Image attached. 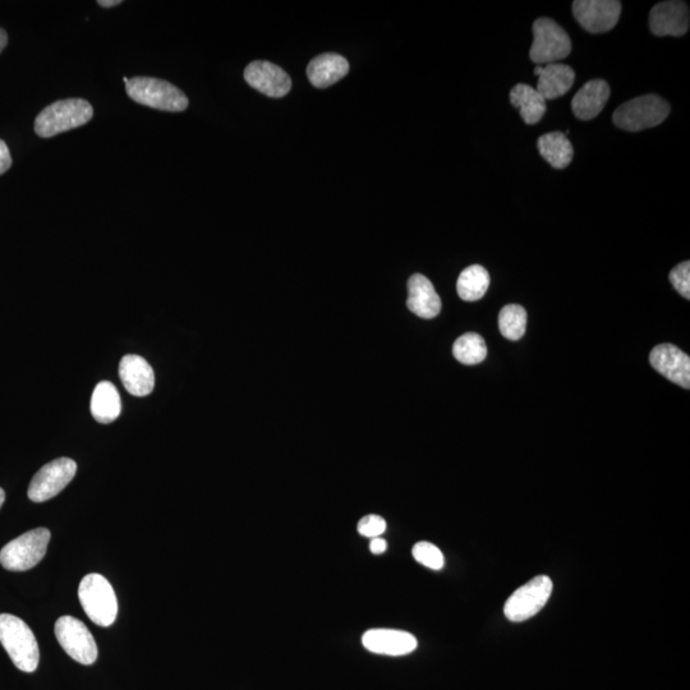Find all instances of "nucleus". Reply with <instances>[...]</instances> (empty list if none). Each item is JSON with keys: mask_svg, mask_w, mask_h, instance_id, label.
<instances>
[{"mask_svg": "<svg viewBox=\"0 0 690 690\" xmlns=\"http://www.w3.org/2000/svg\"><path fill=\"white\" fill-rule=\"evenodd\" d=\"M0 643L17 669L25 673L38 669L39 644L25 621L15 615H0Z\"/></svg>", "mask_w": 690, "mask_h": 690, "instance_id": "f257e3e1", "label": "nucleus"}, {"mask_svg": "<svg viewBox=\"0 0 690 690\" xmlns=\"http://www.w3.org/2000/svg\"><path fill=\"white\" fill-rule=\"evenodd\" d=\"M574 80L575 73L568 64H546L544 71L538 76L536 90L545 100L558 99L572 89Z\"/></svg>", "mask_w": 690, "mask_h": 690, "instance_id": "aec40b11", "label": "nucleus"}, {"mask_svg": "<svg viewBox=\"0 0 690 690\" xmlns=\"http://www.w3.org/2000/svg\"><path fill=\"white\" fill-rule=\"evenodd\" d=\"M453 354L463 365H478L486 360L487 347L485 340L476 333H467L455 340Z\"/></svg>", "mask_w": 690, "mask_h": 690, "instance_id": "393cba45", "label": "nucleus"}, {"mask_svg": "<svg viewBox=\"0 0 690 690\" xmlns=\"http://www.w3.org/2000/svg\"><path fill=\"white\" fill-rule=\"evenodd\" d=\"M413 558L422 564L423 567L432 570H441L444 568L445 559L443 552L439 547L430 544V542H418L414 545L412 550Z\"/></svg>", "mask_w": 690, "mask_h": 690, "instance_id": "bb28decb", "label": "nucleus"}, {"mask_svg": "<svg viewBox=\"0 0 690 690\" xmlns=\"http://www.w3.org/2000/svg\"><path fill=\"white\" fill-rule=\"evenodd\" d=\"M650 29L656 36H683L689 30V8L684 2H662L652 8Z\"/></svg>", "mask_w": 690, "mask_h": 690, "instance_id": "4468645a", "label": "nucleus"}, {"mask_svg": "<svg viewBox=\"0 0 690 690\" xmlns=\"http://www.w3.org/2000/svg\"><path fill=\"white\" fill-rule=\"evenodd\" d=\"M349 72L347 59L339 54H321L312 59L307 67V76L317 89H326L342 80Z\"/></svg>", "mask_w": 690, "mask_h": 690, "instance_id": "6ab92c4d", "label": "nucleus"}, {"mask_svg": "<svg viewBox=\"0 0 690 690\" xmlns=\"http://www.w3.org/2000/svg\"><path fill=\"white\" fill-rule=\"evenodd\" d=\"M386 549H388V544H386V541L383 540V538H380V537L372 538V541L370 544V550H371L372 554H375V555L384 554Z\"/></svg>", "mask_w": 690, "mask_h": 690, "instance_id": "7c9ffc66", "label": "nucleus"}, {"mask_svg": "<svg viewBox=\"0 0 690 690\" xmlns=\"http://www.w3.org/2000/svg\"><path fill=\"white\" fill-rule=\"evenodd\" d=\"M409 297L407 306L409 310L422 317V319H434L441 311V299L434 285L425 275L414 274L408 282Z\"/></svg>", "mask_w": 690, "mask_h": 690, "instance_id": "f3484780", "label": "nucleus"}, {"mask_svg": "<svg viewBox=\"0 0 690 690\" xmlns=\"http://www.w3.org/2000/svg\"><path fill=\"white\" fill-rule=\"evenodd\" d=\"M121 3V0H99L98 2L99 6L104 8L119 6Z\"/></svg>", "mask_w": 690, "mask_h": 690, "instance_id": "2f4dec72", "label": "nucleus"}, {"mask_svg": "<svg viewBox=\"0 0 690 690\" xmlns=\"http://www.w3.org/2000/svg\"><path fill=\"white\" fill-rule=\"evenodd\" d=\"M4 501H6V492H4L3 489H0V508H2Z\"/></svg>", "mask_w": 690, "mask_h": 690, "instance_id": "72a5a7b5", "label": "nucleus"}, {"mask_svg": "<svg viewBox=\"0 0 690 690\" xmlns=\"http://www.w3.org/2000/svg\"><path fill=\"white\" fill-rule=\"evenodd\" d=\"M609 98L610 86L606 81L600 78L588 81L573 98V113L581 121H591L604 110Z\"/></svg>", "mask_w": 690, "mask_h": 690, "instance_id": "a211bd4d", "label": "nucleus"}, {"mask_svg": "<svg viewBox=\"0 0 690 690\" xmlns=\"http://www.w3.org/2000/svg\"><path fill=\"white\" fill-rule=\"evenodd\" d=\"M490 287V274L481 265H472L460 273L457 283L459 297L466 302H476L485 296Z\"/></svg>", "mask_w": 690, "mask_h": 690, "instance_id": "b1692460", "label": "nucleus"}, {"mask_svg": "<svg viewBox=\"0 0 690 690\" xmlns=\"http://www.w3.org/2000/svg\"><path fill=\"white\" fill-rule=\"evenodd\" d=\"M92 115L94 109L89 101L84 99L55 101L36 117L34 130L40 137H54L59 133L85 126L91 121Z\"/></svg>", "mask_w": 690, "mask_h": 690, "instance_id": "f03ea898", "label": "nucleus"}, {"mask_svg": "<svg viewBox=\"0 0 690 690\" xmlns=\"http://www.w3.org/2000/svg\"><path fill=\"white\" fill-rule=\"evenodd\" d=\"M669 279L680 296L690 298V262L684 261L675 266L669 275Z\"/></svg>", "mask_w": 690, "mask_h": 690, "instance_id": "cd10ccee", "label": "nucleus"}, {"mask_svg": "<svg viewBox=\"0 0 690 690\" xmlns=\"http://www.w3.org/2000/svg\"><path fill=\"white\" fill-rule=\"evenodd\" d=\"M554 590L547 575H538L513 593L505 602L504 614L513 623H522L540 613Z\"/></svg>", "mask_w": 690, "mask_h": 690, "instance_id": "6e6552de", "label": "nucleus"}, {"mask_svg": "<svg viewBox=\"0 0 690 690\" xmlns=\"http://www.w3.org/2000/svg\"><path fill=\"white\" fill-rule=\"evenodd\" d=\"M542 71H544V66H537V67L535 68V75H536V76H540L541 73H542Z\"/></svg>", "mask_w": 690, "mask_h": 690, "instance_id": "f704fd0d", "label": "nucleus"}, {"mask_svg": "<svg viewBox=\"0 0 690 690\" xmlns=\"http://www.w3.org/2000/svg\"><path fill=\"white\" fill-rule=\"evenodd\" d=\"M670 104L657 95L638 96L615 110L613 121L628 132H639L659 126L670 114Z\"/></svg>", "mask_w": 690, "mask_h": 690, "instance_id": "39448f33", "label": "nucleus"}, {"mask_svg": "<svg viewBox=\"0 0 690 690\" xmlns=\"http://www.w3.org/2000/svg\"><path fill=\"white\" fill-rule=\"evenodd\" d=\"M575 20L591 34L613 30L621 15V3L616 0H575Z\"/></svg>", "mask_w": 690, "mask_h": 690, "instance_id": "9b49d317", "label": "nucleus"}, {"mask_svg": "<svg viewBox=\"0 0 690 690\" xmlns=\"http://www.w3.org/2000/svg\"><path fill=\"white\" fill-rule=\"evenodd\" d=\"M119 377L124 388L133 397H146L153 393L155 374L149 362L136 354H127L119 363Z\"/></svg>", "mask_w": 690, "mask_h": 690, "instance_id": "dca6fc26", "label": "nucleus"}, {"mask_svg": "<svg viewBox=\"0 0 690 690\" xmlns=\"http://www.w3.org/2000/svg\"><path fill=\"white\" fill-rule=\"evenodd\" d=\"M245 80L253 89L269 98H284L292 89L291 77L276 64L256 61L248 64Z\"/></svg>", "mask_w": 690, "mask_h": 690, "instance_id": "f8f14e48", "label": "nucleus"}, {"mask_svg": "<svg viewBox=\"0 0 690 690\" xmlns=\"http://www.w3.org/2000/svg\"><path fill=\"white\" fill-rule=\"evenodd\" d=\"M650 362L657 372L671 383L690 388V358L673 344H660L652 349Z\"/></svg>", "mask_w": 690, "mask_h": 690, "instance_id": "ddd939ff", "label": "nucleus"}, {"mask_svg": "<svg viewBox=\"0 0 690 690\" xmlns=\"http://www.w3.org/2000/svg\"><path fill=\"white\" fill-rule=\"evenodd\" d=\"M538 151L555 169L567 168L572 163L574 149L569 138L561 132H550L538 138Z\"/></svg>", "mask_w": 690, "mask_h": 690, "instance_id": "5701e85b", "label": "nucleus"}, {"mask_svg": "<svg viewBox=\"0 0 690 690\" xmlns=\"http://www.w3.org/2000/svg\"><path fill=\"white\" fill-rule=\"evenodd\" d=\"M363 647L377 655L404 656L416 650L418 642L413 634L395 629H371L362 637Z\"/></svg>", "mask_w": 690, "mask_h": 690, "instance_id": "2eb2a0df", "label": "nucleus"}, {"mask_svg": "<svg viewBox=\"0 0 690 690\" xmlns=\"http://www.w3.org/2000/svg\"><path fill=\"white\" fill-rule=\"evenodd\" d=\"M77 464L69 458H59L45 464L32 478L30 483L29 499L34 503H44L55 498L66 489L69 482L76 476Z\"/></svg>", "mask_w": 690, "mask_h": 690, "instance_id": "9d476101", "label": "nucleus"}, {"mask_svg": "<svg viewBox=\"0 0 690 690\" xmlns=\"http://www.w3.org/2000/svg\"><path fill=\"white\" fill-rule=\"evenodd\" d=\"M527 312L522 306L508 305L500 311L499 329L503 337L509 340H519L526 333Z\"/></svg>", "mask_w": 690, "mask_h": 690, "instance_id": "a878e982", "label": "nucleus"}, {"mask_svg": "<svg viewBox=\"0 0 690 690\" xmlns=\"http://www.w3.org/2000/svg\"><path fill=\"white\" fill-rule=\"evenodd\" d=\"M54 629L55 637L63 650L78 664L92 665L98 660V644L81 620L73 616H62L55 623Z\"/></svg>", "mask_w": 690, "mask_h": 690, "instance_id": "1a4fd4ad", "label": "nucleus"}, {"mask_svg": "<svg viewBox=\"0 0 690 690\" xmlns=\"http://www.w3.org/2000/svg\"><path fill=\"white\" fill-rule=\"evenodd\" d=\"M533 44L529 58L537 66L558 63L572 52V40L568 32L551 18H538L533 23Z\"/></svg>", "mask_w": 690, "mask_h": 690, "instance_id": "0eeeda50", "label": "nucleus"}, {"mask_svg": "<svg viewBox=\"0 0 690 690\" xmlns=\"http://www.w3.org/2000/svg\"><path fill=\"white\" fill-rule=\"evenodd\" d=\"M11 165L12 156L11 153H9L8 146L6 142L0 140V176L8 172V169L11 168Z\"/></svg>", "mask_w": 690, "mask_h": 690, "instance_id": "c756f323", "label": "nucleus"}, {"mask_svg": "<svg viewBox=\"0 0 690 690\" xmlns=\"http://www.w3.org/2000/svg\"><path fill=\"white\" fill-rule=\"evenodd\" d=\"M126 91L136 103L163 110V112H183L188 107L186 94L168 81L159 80V78H131L126 85Z\"/></svg>", "mask_w": 690, "mask_h": 690, "instance_id": "20e7f679", "label": "nucleus"}, {"mask_svg": "<svg viewBox=\"0 0 690 690\" xmlns=\"http://www.w3.org/2000/svg\"><path fill=\"white\" fill-rule=\"evenodd\" d=\"M50 531L36 528L23 533L0 551V564L11 572H26L43 560L50 541Z\"/></svg>", "mask_w": 690, "mask_h": 690, "instance_id": "423d86ee", "label": "nucleus"}, {"mask_svg": "<svg viewBox=\"0 0 690 690\" xmlns=\"http://www.w3.org/2000/svg\"><path fill=\"white\" fill-rule=\"evenodd\" d=\"M386 531V521L383 517L376 514L366 515L358 523V532L363 537L376 538L383 535Z\"/></svg>", "mask_w": 690, "mask_h": 690, "instance_id": "c85d7f7f", "label": "nucleus"}, {"mask_svg": "<svg viewBox=\"0 0 690 690\" xmlns=\"http://www.w3.org/2000/svg\"><path fill=\"white\" fill-rule=\"evenodd\" d=\"M78 598L92 623L110 627L118 615V600L112 584L101 574H89L82 579Z\"/></svg>", "mask_w": 690, "mask_h": 690, "instance_id": "7ed1b4c3", "label": "nucleus"}, {"mask_svg": "<svg viewBox=\"0 0 690 690\" xmlns=\"http://www.w3.org/2000/svg\"><path fill=\"white\" fill-rule=\"evenodd\" d=\"M8 44V35L7 32L4 31L3 29H0V53L3 52L4 48H6Z\"/></svg>", "mask_w": 690, "mask_h": 690, "instance_id": "473e14b6", "label": "nucleus"}, {"mask_svg": "<svg viewBox=\"0 0 690 690\" xmlns=\"http://www.w3.org/2000/svg\"><path fill=\"white\" fill-rule=\"evenodd\" d=\"M122 411L121 395L109 381H101L92 393L91 413L95 420L103 425L112 423Z\"/></svg>", "mask_w": 690, "mask_h": 690, "instance_id": "412c9836", "label": "nucleus"}, {"mask_svg": "<svg viewBox=\"0 0 690 690\" xmlns=\"http://www.w3.org/2000/svg\"><path fill=\"white\" fill-rule=\"evenodd\" d=\"M123 81H124V84H126V85H127V84H128V81H130V80H128V78H127V77H124V78H123Z\"/></svg>", "mask_w": 690, "mask_h": 690, "instance_id": "c9c22d12", "label": "nucleus"}, {"mask_svg": "<svg viewBox=\"0 0 690 690\" xmlns=\"http://www.w3.org/2000/svg\"><path fill=\"white\" fill-rule=\"evenodd\" d=\"M510 103L521 113V117L527 124H536L544 118L546 113V100L542 98L536 87L518 84L510 91Z\"/></svg>", "mask_w": 690, "mask_h": 690, "instance_id": "4be33fe9", "label": "nucleus"}]
</instances>
